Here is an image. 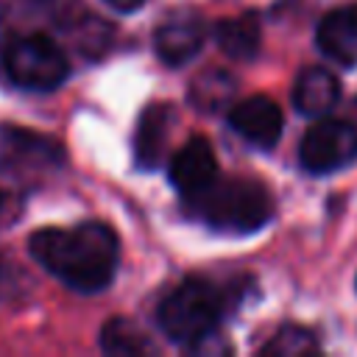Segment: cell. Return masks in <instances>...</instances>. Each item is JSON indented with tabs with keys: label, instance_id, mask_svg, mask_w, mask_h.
Instances as JSON below:
<instances>
[{
	"label": "cell",
	"instance_id": "cell-15",
	"mask_svg": "<svg viewBox=\"0 0 357 357\" xmlns=\"http://www.w3.org/2000/svg\"><path fill=\"white\" fill-rule=\"evenodd\" d=\"M312 351H318L315 335L310 329H304V326H296V324L282 326L262 346V354H312Z\"/></svg>",
	"mask_w": 357,
	"mask_h": 357
},
{
	"label": "cell",
	"instance_id": "cell-8",
	"mask_svg": "<svg viewBox=\"0 0 357 357\" xmlns=\"http://www.w3.org/2000/svg\"><path fill=\"white\" fill-rule=\"evenodd\" d=\"M218 176V159L206 137H190L170 159V181L184 198L204 192Z\"/></svg>",
	"mask_w": 357,
	"mask_h": 357
},
{
	"label": "cell",
	"instance_id": "cell-17",
	"mask_svg": "<svg viewBox=\"0 0 357 357\" xmlns=\"http://www.w3.org/2000/svg\"><path fill=\"white\" fill-rule=\"evenodd\" d=\"M0 206H3V192H0Z\"/></svg>",
	"mask_w": 357,
	"mask_h": 357
},
{
	"label": "cell",
	"instance_id": "cell-14",
	"mask_svg": "<svg viewBox=\"0 0 357 357\" xmlns=\"http://www.w3.org/2000/svg\"><path fill=\"white\" fill-rule=\"evenodd\" d=\"M100 346L109 354H145V351H153L151 337L137 324L123 321V318H114V321H109L103 326Z\"/></svg>",
	"mask_w": 357,
	"mask_h": 357
},
{
	"label": "cell",
	"instance_id": "cell-16",
	"mask_svg": "<svg viewBox=\"0 0 357 357\" xmlns=\"http://www.w3.org/2000/svg\"><path fill=\"white\" fill-rule=\"evenodd\" d=\"M114 11H137L139 6H145L148 0H106Z\"/></svg>",
	"mask_w": 357,
	"mask_h": 357
},
{
	"label": "cell",
	"instance_id": "cell-12",
	"mask_svg": "<svg viewBox=\"0 0 357 357\" xmlns=\"http://www.w3.org/2000/svg\"><path fill=\"white\" fill-rule=\"evenodd\" d=\"M170 120H173V109L162 106V103H153L142 112L139 126H137V137H134V151H137L139 165L153 167L162 159L165 134L170 128Z\"/></svg>",
	"mask_w": 357,
	"mask_h": 357
},
{
	"label": "cell",
	"instance_id": "cell-1",
	"mask_svg": "<svg viewBox=\"0 0 357 357\" xmlns=\"http://www.w3.org/2000/svg\"><path fill=\"white\" fill-rule=\"evenodd\" d=\"M31 257L75 293H100L120 265V240L103 220L47 226L28 237Z\"/></svg>",
	"mask_w": 357,
	"mask_h": 357
},
{
	"label": "cell",
	"instance_id": "cell-13",
	"mask_svg": "<svg viewBox=\"0 0 357 357\" xmlns=\"http://www.w3.org/2000/svg\"><path fill=\"white\" fill-rule=\"evenodd\" d=\"M234 78L226 73V70H206L201 73L192 86H190V100L195 109H201L204 114L209 112H218L220 106H226L234 95Z\"/></svg>",
	"mask_w": 357,
	"mask_h": 357
},
{
	"label": "cell",
	"instance_id": "cell-4",
	"mask_svg": "<svg viewBox=\"0 0 357 357\" xmlns=\"http://www.w3.org/2000/svg\"><path fill=\"white\" fill-rule=\"evenodd\" d=\"M0 61L11 84L33 92H50L70 75L61 45L45 33H14L0 45Z\"/></svg>",
	"mask_w": 357,
	"mask_h": 357
},
{
	"label": "cell",
	"instance_id": "cell-6",
	"mask_svg": "<svg viewBox=\"0 0 357 357\" xmlns=\"http://www.w3.org/2000/svg\"><path fill=\"white\" fill-rule=\"evenodd\" d=\"M206 39V25L204 17L192 8H176L153 31V50L162 64L167 67H181L190 59L198 56Z\"/></svg>",
	"mask_w": 357,
	"mask_h": 357
},
{
	"label": "cell",
	"instance_id": "cell-7",
	"mask_svg": "<svg viewBox=\"0 0 357 357\" xmlns=\"http://www.w3.org/2000/svg\"><path fill=\"white\" fill-rule=\"evenodd\" d=\"M229 126L245 142L257 148H273L282 137L284 117L276 100H271L268 95H251L229 109Z\"/></svg>",
	"mask_w": 357,
	"mask_h": 357
},
{
	"label": "cell",
	"instance_id": "cell-5",
	"mask_svg": "<svg viewBox=\"0 0 357 357\" xmlns=\"http://www.w3.org/2000/svg\"><path fill=\"white\" fill-rule=\"evenodd\" d=\"M298 159L307 173H335L357 159V123L340 117H321L307 128L298 145Z\"/></svg>",
	"mask_w": 357,
	"mask_h": 357
},
{
	"label": "cell",
	"instance_id": "cell-11",
	"mask_svg": "<svg viewBox=\"0 0 357 357\" xmlns=\"http://www.w3.org/2000/svg\"><path fill=\"white\" fill-rule=\"evenodd\" d=\"M218 47L234 61H251L259 50V20L257 14L245 11L237 17H226L215 25Z\"/></svg>",
	"mask_w": 357,
	"mask_h": 357
},
{
	"label": "cell",
	"instance_id": "cell-2",
	"mask_svg": "<svg viewBox=\"0 0 357 357\" xmlns=\"http://www.w3.org/2000/svg\"><path fill=\"white\" fill-rule=\"evenodd\" d=\"M192 212L220 231L248 234L273 218V195L259 178H215L204 192L187 198Z\"/></svg>",
	"mask_w": 357,
	"mask_h": 357
},
{
	"label": "cell",
	"instance_id": "cell-9",
	"mask_svg": "<svg viewBox=\"0 0 357 357\" xmlns=\"http://www.w3.org/2000/svg\"><path fill=\"white\" fill-rule=\"evenodd\" d=\"M318 50L340 64V67H357V3L337 6L318 22L315 31Z\"/></svg>",
	"mask_w": 357,
	"mask_h": 357
},
{
	"label": "cell",
	"instance_id": "cell-3",
	"mask_svg": "<svg viewBox=\"0 0 357 357\" xmlns=\"http://www.w3.org/2000/svg\"><path fill=\"white\" fill-rule=\"evenodd\" d=\"M220 318L223 293L204 276H187L156 307L159 329L181 346H198L201 340L212 337Z\"/></svg>",
	"mask_w": 357,
	"mask_h": 357
},
{
	"label": "cell",
	"instance_id": "cell-10",
	"mask_svg": "<svg viewBox=\"0 0 357 357\" xmlns=\"http://www.w3.org/2000/svg\"><path fill=\"white\" fill-rule=\"evenodd\" d=\"M340 100V81L326 67H307L293 84V106L307 117H324Z\"/></svg>",
	"mask_w": 357,
	"mask_h": 357
}]
</instances>
